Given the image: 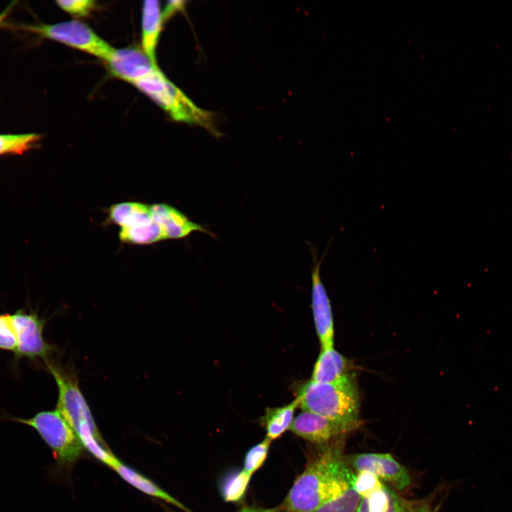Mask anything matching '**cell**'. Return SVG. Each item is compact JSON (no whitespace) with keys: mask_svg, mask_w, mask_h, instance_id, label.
I'll list each match as a JSON object with an SVG mask.
<instances>
[{"mask_svg":"<svg viewBox=\"0 0 512 512\" xmlns=\"http://www.w3.org/2000/svg\"><path fill=\"white\" fill-rule=\"evenodd\" d=\"M344 437L325 446L295 480L283 503L288 512H314L351 485L354 473L343 455Z\"/></svg>","mask_w":512,"mask_h":512,"instance_id":"1","label":"cell"},{"mask_svg":"<svg viewBox=\"0 0 512 512\" xmlns=\"http://www.w3.org/2000/svg\"><path fill=\"white\" fill-rule=\"evenodd\" d=\"M43 366L53 376L58 388L55 409L73 429L84 449L112 469L119 459L104 442L81 392L74 368L53 359L44 362Z\"/></svg>","mask_w":512,"mask_h":512,"instance_id":"2","label":"cell"},{"mask_svg":"<svg viewBox=\"0 0 512 512\" xmlns=\"http://www.w3.org/2000/svg\"><path fill=\"white\" fill-rule=\"evenodd\" d=\"M297 397L303 411L337 421L353 430L363 424L356 373L333 383L309 380L301 386Z\"/></svg>","mask_w":512,"mask_h":512,"instance_id":"3","label":"cell"},{"mask_svg":"<svg viewBox=\"0 0 512 512\" xmlns=\"http://www.w3.org/2000/svg\"><path fill=\"white\" fill-rule=\"evenodd\" d=\"M151 98L170 117L181 122L201 126L220 137L216 114L198 107L158 68L133 84Z\"/></svg>","mask_w":512,"mask_h":512,"instance_id":"4","label":"cell"},{"mask_svg":"<svg viewBox=\"0 0 512 512\" xmlns=\"http://www.w3.org/2000/svg\"><path fill=\"white\" fill-rule=\"evenodd\" d=\"M0 419L27 425L38 433L53 452L55 462L53 474L68 469L83 454L85 449L78 437L56 409L41 410L28 418L5 414Z\"/></svg>","mask_w":512,"mask_h":512,"instance_id":"5","label":"cell"},{"mask_svg":"<svg viewBox=\"0 0 512 512\" xmlns=\"http://www.w3.org/2000/svg\"><path fill=\"white\" fill-rule=\"evenodd\" d=\"M19 28L81 50L99 58L104 62L114 50V48L90 26L78 20L54 24L21 25Z\"/></svg>","mask_w":512,"mask_h":512,"instance_id":"6","label":"cell"},{"mask_svg":"<svg viewBox=\"0 0 512 512\" xmlns=\"http://www.w3.org/2000/svg\"><path fill=\"white\" fill-rule=\"evenodd\" d=\"M16 336V348L14 360L26 358L43 363L52 358L56 353L55 346L48 343L43 336L47 319L42 318L35 311L21 308L11 314Z\"/></svg>","mask_w":512,"mask_h":512,"instance_id":"7","label":"cell"},{"mask_svg":"<svg viewBox=\"0 0 512 512\" xmlns=\"http://www.w3.org/2000/svg\"><path fill=\"white\" fill-rule=\"evenodd\" d=\"M313 259L311 267V307L316 331L321 349L334 347V327L331 301L321 278V265L327 252L319 259L316 250L310 245Z\"/></svg>","mask_w":512,"mask_h":512,"instance_id":"8","label":"cell"},{"mask_svg":"<svg viewBox=\"0 0 512 512\" xmlns=\"http://www.w3.org/2000/svg\"><path fill=\"white\" fill-rule=\"evenodd\" d=\"M346 459L348 466L356 471L371 473L399 490H404L410 484L407 469L389 454L360 453Z\"/></svg>","mask_w":512,"mask_h":512,"instance_id":"9","label":"cell"},{"mask_svg":"<svg viewBox=\"0 0 512 512\" xmlns=\"http://www.w3.org/2000/svg\"><path fill=\"white\" fill-rule=\"evenodd\" d=\"M105 63L112 76L132 85L159 68L142 48L134 46L114 48Z\"/></svg>","mask_w":512,"mask_h":512,"instance_id":"10","label":"cell"},{"mask_svg":"<svg viewBox=\"0 0 512 512\" xmlns=\"http://www.w3.org/2000/svg\"><path fill=\"white\" fill-rule=\"evenodd\" d=\"M289 430L322 447L354 431L346 425L308 411L299 413Z\"/></svg>","mask_w":512,"mask_h":512,"instance_id":"11","label":"cell"},{"mask_svg":"<svg viewBox=\"0 0 512 512\" xmlns=\"http://www.w3.org/2000/svg\"><path fill=\"white\" fill-rule=\"evenodd\" d=\"M153 220L161 228L166 240H178L188 237L193 232L214 235L204 226L190 220L177 208L166 203L150 206Z\"/></svg>","mask_w":512,"mask_h":512,"instance_id":"12","label":"cell"},{"mask_svg":"<svg viewBox=\"0 0 512 512\" xmlns=\"http://www.w3.org/2000/svg\"><path fill=\"white\" fill-rule=\"evenodd\" d=\"M357 366L334 347L321 349L314 366L311 380L333 383L356 374Z\"/></svg>","mask_w":512,"mask_h":512,"instance_id":"13","label":"cell"},{"mask_svg":"<svg viewBox=\"0 0 512 512\" xmlns=\"http://www.w3.org/2000/svg\"><path fill=\"white\" fill-rule=\"evenodd\" d=\"M111 469L114 471L124 481L143 494L160 499L186 512H191L150 479L123 463L120 459Z\"/></svg>","mask_w":512,"mask_h":512,"instance_id":"14","label":"cell"},{"mask_svg":"<svg viewBox=\"0 0 512 512\" xmlns=\"http://www.w3.org/2000/svg\"><path fill=\"white\" fill-rule=\"evenodd\" d=\"M163 23L159 2L145 1L142 6V49L155 62L156 49Z\"/></svg>","mask_w":512,"mask_h":512,"instance_id":"15","label":"cell"},{"mask_svg":"<svg viewBox=\"0 0 512 512\" xmlns=\"http://www.w3.org/2000/svg\"><path fill=\"white\" fill-rule=\"evenodd\" d=\"M107 213L106 222L120 228L139 225L153 220L150 206L135 201L113 204L107 208Z\"/></svg>","mask_w":512,"mask_h":512,"instance_id":"16","label":"cell"},{"mask_svg":"<svg viewBox=\"0 0 512 512\" xmlns=\"http://www.w3.org/2000/svg\"><path fill=\"white\" fill-rule=\"evenodd\" d=\"M299 402L297 397L288 405L266 409L264 416L261 417V422L265 427L267 438L272 441L289 430L294 419L295 410L299 407Z\"/></svg>","mask_w":512,"mask_h":512,"instance_id":"17","label":"cell"},{"mask_svg":"<svg viewBox=\"0 0 512 512\" xmlns=\"http://www.w3.org/2000/svg\"><path fill=\"white\" fill-rule=\"evenodd\" d=\"M405 503L396 493L383 486L362 497L356 512H402Z\"/></svg>","mask_w":512,"mask_h":512,"instance_id":"18","label":"cell"},{"mask_svg":"<svg viewBox=\"0 0 512 512\" xmlns=\"http://www.w3.org/2000/svg\"><path fill=\"white\" fill-rule=\"evenodd\" d=\"M119 238L122 242L146 245L166 240L160 226L154 220L132 227L121 228Z\"/></svg>","mask_w":512,"mask_h":512,"instance_id":"19","label":"cell"},{"mask_svg":"<svg viewBox=\"0 0 512 512\" xmlns=\"http://www.w3.org/2000/svg\"><path fill=\"white\" fill-rule=\"evenodd\" d=\"M41 138L37 133L0 134V156L22 154L34 148Z\"/></svg>","mask_w":512,"mask_h":512,"instance_id":"20","label":"cell"},{"mask_svg":"<svg viewBox=\"0 0 512 512\" xmlns=\"http://www.w3.org/2000/svg\"><path fill=\"white\" fill-rule=\"evenodd\" d=\"M361 496L351 484L337 495L326 500L314 512H356Z\"/></svg>","mask_w":512,"mask_h":512,"instance_id":"21","label":"cell"},{"mask_svg":"<svg viewBox=\"0 0 512 512\" xmlns=\"http://www.w3.org/2000/svg\"><path fill=\"white\" fill-rule=\"evenodd\" d=\"M271 442L265 437L249 449L245 457L243 471L252 476L262 466L267 457Z\"/></svg>","mask_w":512,"mask_h":512,"instance_id":"22","label":"cell"},{"mask_svg":"<svg viewBox=\"0 0 512 512\" xmlns=\"http://www.w3.org/2000/svg\"><path fill=\"white\" fill-rule=\"evenodd\" d=\"M251 476L243 470L235 475L223 490L224 499L228 502L240 501L245 494Z\"/></svg>","mask_w":512,"mask_h":512,"instance_id":"23","label":"cell"},{"mask_svg":"<svg viewBox=\"0 0 512 512\" xmlns=\"http://www.w3.org/2000/svg\"><path fill=\"white\" fill-rule=\"evenodd\" d=\"M351 484L361 498L372 494L383 486L378 477L367 471H357L356 474H353Z\"/></svg>","mask_w":512,"mask_h":512,"instance_id":"24","label":"cell"},{"mask_svg":"<svg viewBox=\"0 0 512 512\" xmlns=\"http://www.w3.org/2000/svg\"><path fill=\"white\" fill-rule=\"evenodd\" d=\"M16 343L11 314H0V350L14 353Z\"/></svg>","mask_w":512,"mask_h":512,"instance_id":"25","label":"cell"},{"mask_svg":"<svg viewBox=\"0 0 512 512\" xmlns=\"http://www.w3.org/2000/svg\"><path fill=\"white\" fill-rule=\"evenodd\" d=\"M56 4L62 10L77 18L89 16L96 7L93 0H60Z\"/></svg>","mask_w":512,"mask_h":512,"instance_id":"26","label":"cell"},{"mask_svg":"<svg viewBox=\"0 0 512 512\" xmlns=\"http://www.w3.org/2000/svg\"><path fill=\"white\" fill-rule=\"evenodd\" d=\"M185 1H169L161 11L163 22L169 19L176 12L182 11L186 6Z\"/></svg>","mask_w":512,"mask_h":512,"instance_id":"27","label":"cell"},{"mask_svg":"<svg viewBox=\"0 0 512 512\" xmlns=\"http://www.w3.org/2000/svg\"><path fill=\"white\" fill-rule=\"evenodd\" d=\"M165 512H174L171 509L169 508L168 507H164ZM238 512H288L286 511L282 506L271 508H259V507H246Z\"/></svg>","mask_w":512,"mask_h":512,"instance_id":"28","label":"cell"},{"mask_svg":"<svg viewBox=\"0 0 512 512\" xmlns=\"http://www.w3.org/2000/svg\"><path fill=\"white\" fill-rule=\"evenodd\" d=\"M12 5H9L1 14H0V26L4 24V20L8 16Z\"/></svg>","mask_w":512,"mask_h":512,"instance_id":"29","label":"cell"},{"mask_svg":"<svg viewBox=\"0 0 512 512\" xmlns=\"http://www.w3.org/2000/svg\"><path fill=\"white\" fill-rule=\"evenodd\" d=\"M439 507H436L434 509H430L426 506L420 507V512H438Z\"/></svg>","mask_w":512,"mask_h":512,"instance_id":"30","label":"cell"},{"mask_svg":"<svg viewBox=\"0 0 512 512\" xmlns=\"http://www.w3.org/2000/svg\"><path fill=\"white\" fill-rule=\"evenodd\" d=\"M402 512H420V508H419L417 511H416V510H411V509H410V508H408L406 505H405V508H404Z\"/></svg>","mask_w":512,"mask_h":512,"instance_id":"31","label":"cell"}]
</instances>
